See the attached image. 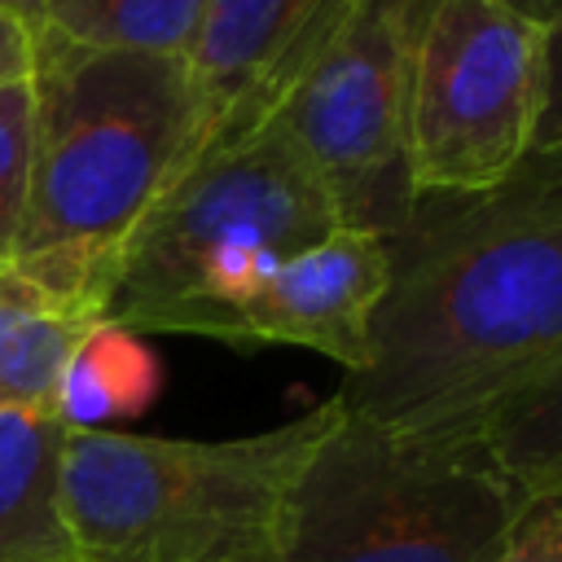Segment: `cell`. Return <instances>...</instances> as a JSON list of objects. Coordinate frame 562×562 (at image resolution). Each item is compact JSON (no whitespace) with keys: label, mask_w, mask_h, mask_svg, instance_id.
Wrapping results in <instances>:
<instances>
[{"label":"cell","mask_w":562,"mask_h":562,"mask_svg":"<svg viewBox=\"0 0 562 562\" xmlns=\"http://www.w3.org/2000/svg\"><path fill=\"white\" fill-rule=\"evenodd\" d=\"M562 360V193L422 198L391 237L369 356L342 373L356 422L483 439L487 417Z\"/></svg>","instance_id":"cell-1"},{"label":"cell","mask_w":562,"mask_h":562,"mask_svg":"<svg viewBox=\"0 0 562 562\" xmlns=\"http://www.w3.org/2000/svg\"><path fill=\"white\" fill-rule=\"evenodd\" d=\"M31 92V184L9 272L105 325L123 246L193 145L189 61L35 31Z\"/></svg>","instance_id":"cell-2"},{"label":"cell","mask_w":562,"mask_h":562,"mask_svg":"<svg viewBox=\"0 0 562 562\" xmlns=\"http://www.w3.org/2000/svg\"><path fill=\"white\" fill-rule=\"evenodd\" d=\"M338 400L241 439L66 430L61 522L75 562H281L307 461Z\"/></svg>","instance_id":"cell-3"},{"label":"cell","mask_w":562,"mask_h":562,"mask_svg":"<svg viewBox=\"0 0 562 562\" xmlns=\"http://www.w3.org/2000/svg\"><path fill=\"white\" fill-rule=\"evenodd\" d=\"M342 228L329 184L281 119L206 145L123 246L105 325L220 338L290 255Z\"/></svg>","instance_id":"cell-4"},{"label":"cell","mask_w":562,"mask_h":562,"mask_svg":"<svg viewBox=\"0 0 562 562\" xmlns=\"http://www.w3.org/2000/svg\"><path fill=\"white\" fill-rule=\"evenodd\" d=\"M522 501L483 439L342 413L299 479L281 562H492Z\"/></svg>","instance_id":"cell-5"},{"label":"cell","mask_w":562,"mask_h":562,"mask_svg":"<svg viewBox=\"0 0 562 562\" xmlns=\"http://www.w3.org/2000/svg\"><path fill=\"white\" fill-rule=\"evenodd\" d=\"M549 83V22L509 0H430L413 53V202L487 198L527 162Z\"/></svg>","instance_id":"cell-6"},{"label":"cell","mask_w":562,"mask_h":562,"mask_svg":"<svg viewBox=\"0 0 562 562\" xmlns=\"http://www.w3.org/2000/svg\"><path fill=\"white\" fill-rule=\"evenodd\" d=\"M426 13L430 0H347L277 114L329 184L342 228L395 237L417 206L404 132Z\"/></svg>","instance_id":"cell-7"},{"label":"cell","mask_w":562,"mask_h":562,"mask_svg":"<svg viewBox=\"0 0 562 562\" xmlns=\"http://www.w3.org/2000/svg\"><path fill=\"white\" fill-rule=\"evenodd\" d=\"M342 9L347 0H206L184 57L193 83L189 158L277 119Z\"/></svg>","instance_id":"cell-8"},{"label":"cell","mask_w":562,"mask_h":562,"mask_svg":"<svg viewBox=\"0 0 562 562\" xmlns=\"http://www.w3.org/2000/svg\"><path fill=\"white\" fill-rule=\"evenodd\" d=\"M391 285V237L334 228L290 255L250 299H241L220 342L233 347H307L356 373L369 356V321Z\"/></svg>","instance_id":"cell-9"},{"label":"cell","mask_w":562,"mask_h":562,"mask_svg":"<svg viewBox=\"0 0 562 562\" xmlns=\"http://www.w3.org/2000/svg\"><path fill=\"white\" fill-rule=\"evenodd\" d=\"M66 426L53 413H0V562H75L61 522Z\"/></svg>","instance_id":"cell-10"},{"label":"cell","mask_w":562,"mask_h":562,"mask_svg":"<svg viewBox=\"0 0 562 562\" xmlns=\"http://www.w3.org/2000/svg\"><path fill=\"white\" fill-rule=\"evenodd\" d=\"M88 329V316L0 268V413H53L61 373Z\"/></svg>","instance_id":"cell-11"},{"label":"cell","mask_w":562,"mask_h":562,"mask_svg":"<svg viewBox=\"0 0 562 562\" xmlns=\"http://www.w3.org/2000/svg\"><path fill=\"white\" fill-rule=\"evenodd\" d=\"M158 386L162 369L140 334L123 325H92L61 373L53 417L66 430H110V422L140 417Z\"/></svg>","instance_id":"cell-12"},{"label":"cell","mask_w":562,"mask_h":562,"mask_svg":"<svg viewBox=\"0 0 562 562\" xmlns=\"http://www.w3.org/2000/svg\"><path fill=\"white\" fill-rule=\"evenodd\" d=\"M206 0H40L35 31L83 48L189 57Z\"/></svg>","instance_id":"cell-13"},{"label":"cell","mask_w":562,"mask_h":562,"mask_svg":"<svg viewBox=\"0 0 562 562\" xmlns=\"http://www.w3.org/2000/svg\"><path fill=\"white\" fill-rule=\"evenodd\" d=\"M483 443L527 496L562 483V360L487 417Z\"/></svg>","instance_id":"cell-14"},{"label":"cell","mask_w":562,"mask_h":562,"mask_svg":"<svg viewBox=\"0 0 562 562\" xmlns=\"http://www.w3.org/2000/svg\"><path fill=\"white\" fill-rule=\"evenodd\" d=\"M31 123H35V92L31 75L0 83V268H9L22 211H26V184H31Z\"/></svg>","instance_id":"cell-15"},{"label":"cell","mask_w":562,"mask_h":562,"mask_svg":"<svg viewBox=\"0 0 562 562\" xmlns=\"http://www.w3.org/2000/svg\"><path fill=\"white\" fill-rule=\"evenodd\" d=\"M505 189L509 193H562V9L549 22V83H544L536 145Z\"/></svg>","instance_id":"cell-16"},{"label":"cell","mask_w":562,"mask_h":562,"mask_svg":"<svg viewBox=\"0 0 562 562\" xmlns=\"http://www.w3.org/2000/svg\"><path fill=\"white\" fill-rule=\"evenodd\" d=\"M492 562H562V483L522 501Z\"/></svg>","instance_id":"cell-17"},{"label":"cell","mask_w":562,"mask_h":562,"mask_svg":"<svg viewBox=\"0 0 562 562\" xmlns=\"http://www.w3.org/2000/svg\"><path fill=\"white\" fill-rule=\"evenodd\" d=\"M31 57H35V31L31 22L0 13V83L31 75Z\"/></svg>","instance_id":"cell-18"},{"label":"cell","mask_w":562,"mask_h":562,"mask_svg":"<svg viewBox=\"0 0 562 562\" xmlns=\"http://www.w3.org/2000/svg\"><path fill=\"white\" fill-rule=\"evenodd\" d=\"M509 4L522 9V13H531V18H540V22H553L558 9H562V0H509Z\"/></svg>","instance_id":"cell-19"},{"label":"cell","mask_w":562,"mask_h":562,"mask_svg":"<svg viewBox=\"0 0 562 562\" xmlns=\"http://www.w3.org/2000/svg\"><path fill=\"white\" fill-rule=\"evenodd\" d=\"M35 9H40V0H0V13H13L22 22H35Z\"/></svg>","instance_id":"cell-20"}]
</instances>
